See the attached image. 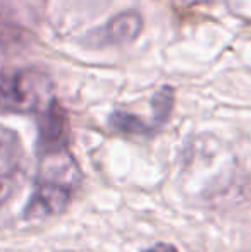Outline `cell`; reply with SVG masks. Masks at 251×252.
<instances>
[{
  "label": "cell",
  "instance_id": "3957f363",
  "mask_svg": "<svg viewBox=\"0 0 251 252\" xmlns=\"http://www.w3.org/2000/svg\"><path fill=\"white\" fill-rule=\"evenodd\" d=\"M74 190L52 182L36 180L33 196L26 206V218H48L62 213L72 199Z\"/></svg>",
  "mask_w": 251,
  "mask_h": 252
},
{
  "label": "cell",
  "instance_id": "7a4b0ae2",
  "mask_svg": "<svg viewBox=\"0 0 251 252\" xmlns=\"http://www.w3.org/2000/svg\"><path fill=\"white\" fill-rule=\"evenodd\" d=\"M23 168V148L14 130L0 126V204L14 192Z\"/></svg>",
  "mask_w": 251,
  "mask_h": 252
},
{
  "label": "cell",
  "instance_id": "8992f818",
  "mask_svg": "<svg viewBox=\"0 0 251 252\" xmlns=\"http://www.w3.org/2000/svg\"><path fill=\"white\" fill-rule=\"evenodd\" d=\"M146 252H178V249L174 246H171V244H157Z\"/></svg>",
  "mask_w": 251,
  "mask_h": 252
},
{
  "label": "cell",
  "instance_id": "5b68a950",
  "mask_svg": "<svg viewBox=\"0 0 251 252\" xmlns=\"http://www.w3.org/2000/svg\"><path fill=\"white\" fill-rule=\"evenodd\" d=\"M110 126L114 127L115 130L124 132V134H144L150 129V127H148L143 120L138 119V117L129 115V113H122V112H117L110 117Z\"/></svg>",
  "mask_w": 251,
  "mask_h": 252
},
{
  "label": "cell",
  "instance_id": "277c9868",
  "mask_svg": "<svg viewBox=\"0 0 251 252\" xmlns=\"http://www.w3.org/2000/svg\"><path fill=\"white\" fill-rule=\"evenodd\" d=\"M143 28V19L138 12L127 10L119 16H115L107 26L104 28L102 38L107 43H127V41L134 40L138 34L141 33Z\"/></svg>",
  "mask_w": 251,
  "mask_h": 252
},
{
  "label": "cell",
  "instance_id": "6da1fadb",
  "mask_svg": "<svg viewBox=\"0 0 251 252\" xmlns=\"http://www.w3.org/2000/svg\"><path fill=\"white\" fill-rule=\"evenodd\" d=\"M50 81L36 69L0 72V112H43L52 101Z\"/></svg>",
  "mask_w": 251,
  "mask_h": 252
}]
</instances>
